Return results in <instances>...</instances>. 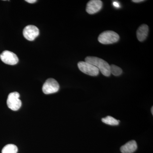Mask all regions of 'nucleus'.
Wrapping results in <instances>:
<instances>
[{
  "instance_id": "obj_11",
  "label": "nucleus",
  "mask_w": 153,
  "mask_h": 153,
  "mask_svg": "<svg viewBox=\"0 0 153 153\" xmlns=\"http://www.w3.org/2000/svg\"><path fill=\"white\" fill-rule=\"evenodd\" d=\"M102 121L103 123L111 126L118 125L120 122V120H117L114 118L110 116H107L105 117L102 118Z\"/></svg>"
},
{
  "instance_id": "obj_9",
  "label": "nucleus",
  "mask_w": 153,
  "mask_h": 153,
  "mask_svg": "<svg viewBox=\"0 0 153 153\" xmlns=\"http://www.w3.org/2000/svg\"><path fill=\"white\" fill-rule=\"evenodd\" d=\"M137 149V145L135 140H131L122 146L120 151L122 153H133Z\"/></svg>"
},
{
  "instance_id": "obj_1",
  "label": "nucleus",
  "mask_w": 153,
  "mask_h": 153,
  "mask_svg": "<svg viewBox=\"0 0 153 153\" xmlns=\"http://www.w3.org/2000/svg\"><path fill=\"white\" fill-rule=\"evenodd\" d=\"M85 61L95 66L104 76H109L110 75V66L103 59L93 56H88L85 58Z\"/></svg>"
},
{
  "instance_id": "obj_12",
  "label": "nucleus",
  "mask_w": 153,
  "mask_h": 153,
  "mask_svg": "<svg viewBox=\"0 0 153 153\" xmlns=\"http://www.w3.org/2000/svg\"><path fill=\"white\" fill-rule=\"evenodd\" d=\"M18 149L16 145L8 144L3 148L2 153H17Z\"/></svg>"
},
{
  "instance_id": "obj_17",
  "label": "nucleus",
  "mask_w": 153,
  "mask_h": 153,
  "mask_svg": "<svg viewBox=\"0 0 153 153\" xmlns=\"http://www.w3.org/2000/svg\"><path fill=\"white\" fill-rule=\"evenodd\" d=\"M151 111H152V114H153V107H152V110H151Z\"/></svg>"
},
{
  "instance_id": "obj_2",
  "label": "nucleus",
  "mask_w": 153,
  "mask_h": 153,
  "mask_svg": "<svg viewBox=\"0 0 153 153\" xmlns=\"http://www.w3.org/2000/svg\"><path fill=\"white\" fill-rule=\"evenodd\" d=\"M119 39V36L117 33L112 31H106L99 35L98 40L101 44H109L117 42Z\"/></svg>"
},
{
  "instance_id": "obj_5",
  "label": "nucleus",
  "mask_w": 153,
  "mask_h": 153,
  "mask_svg": "<svg viewBox=\"0 0 153 153\" xmlns=\"http://www.w3.org/2000/svg\"><path fill=\"white\" fill-rule=\"evenodd\" d=\"M59 83L53 78H49L43 85L42 91L45 94H49L56 93L59 90Z\"/></svg>"
},
{
  "instance_id": "obj_13",
  "label": "nucleus",
  "mask_w": 153,
  "mask_h": 153,
  "mask_svg": "<svg viewBox=\"0 0 153 153\" xmlns=\"http://www.w3.org/2000/svg\"><path fill=\"white\" fill-rule=\"evenodd\" d=\"M111 74L115 76H120L122 73V69L115 65H111L110 66Z\"/></svg>"
},
{
  "instance_id": "obj_10",
  "label": "nucleus",
  "mask_w": 153,
  "mask_h": 153,
  "mask_svg": "<svg viewBox=\"0 0 153 153\" xmlns=\"http://www.w3.org/2000/svg\"><path fill=\"white\" fill-rule=\"evenodd\" d=\"M149 27L147 25H141L137 31V36L138 40L140 42L146 40L149 33Z\"/></svg>"
},
{
  "instance_id": "obj_4",
  "label": "nucleus",
  "mask_w": 153,
  "mask_h": 153,
  "mask_svg": "<svg viewBox=\"0 0 153 153\" xmlns=\"http://www.w3.org/2000/svg\"><path fill=\"white\" fill-rule=\"evenodd\" d=\"M77 66L80 71L88 75L91 76H96L99 73V70L95 66L85 61L79 62Z\"/></svg>"
},
{
  "instance_id": "obj_14",
  "label": "nucleus",
  "mask_w": 153,
  "mask_h": 153,
  "mask_svg": "<svg viewBox=\"0 0 153 153\" xmlns=\"http://www.w3.org/2000/svg\"><path fill=\"white\" fill-rule=\"evenodd\" d=\"M113 5L116 8L120 7V5L117 2L114 1L113 2Z\"/></svg>"
},
{
  "instance_id": "obj_15",
  "label": "nucleus",
  "mask_w": 153,
  "mask_h": 153,
  "mask_svg": "<svg viewBox=\"0 0 153 153\" xmlns=\"http://www.w3.org/2000/svg\"><path fill=\"white\" fill-rule=\"evenodd\" d=\"M26 1L28 3H30V4H33L36 2L37 1L36 0H26Z\"/></svg>"
},
{
  "instance_id": "obj_6",
  "label": "nucleus",
  "mask_w": 153,
  "mask_h": 153,
  "mask_svg": "<svg viewBox=\"0 0 153 153\" xmlns=\"http://www.w3.org/2000/svg\"><path fill=\"white\" fill-rule=\"evenodd\" d=\"M0 58L2 62L10 65H15L19 62L18 56L13 52L10 51H4L0 55Z\"/></svg>"
},
{
  "instance_id": "obj_7",
  "label": "nucleus",
  "mask_w": 153,
  "mask_h": 153,
  "mask_svg": "<svg viewBox=\"0 0 153 153\" xmlns=\"http://www.w3.org/2000/svg\"><path fill=\"white\" fill-rule=\"evenodd\" d=\"M39 35V29L34 25H28L23 30V36L28 41H34Z\"/></svg>"
},
{
  "instance_id": "obj_3",
  "label": "nucleus",
  "mask_w": 153,
  "mask_h": 153,
  "mask_svg": "<svg viewBox=\"0 0 153 153\" xmlns=\"http://www.w3.org/2000/svg\"><path fill=\"white\" fill-rule=\"evenodd\" d=\"M20 94L17 92H12L9 94L7 100V105L12 110H18L22 106V102L19 99Z\"/></svg>"
},
{
  "instance_id": "obj_16",
  "label": "nucleus",
  "mask_w": 153,
  "mask_h": 153,
  "mask_svg": "<svg viewBox=\"0 0 153 153\" xmlns=\"http://www.w3.org/2000/svg\"><path fill=\"white\" fill-rule=\"evenodd\" d=\"M144 1V0H134V1H132L134 3H139Z\"/></svg>"
},
{
  "instance_id": "obj_8",
  "label": "nucleus",
  "mask_w": 153,
  "mask_h": 153,
  "mask_svg": "<svg viewBox=\"0 0 153 153\" xmlns=\"http://www.w3.org/2000/svg\"><path fill=\"white\" fill-rule=\"evenodd\" d=\"M102 6V3L101 1L91 0L87 3L86 11L88 14H95L101 10Z\"/></svg>"
}]
</instances>
